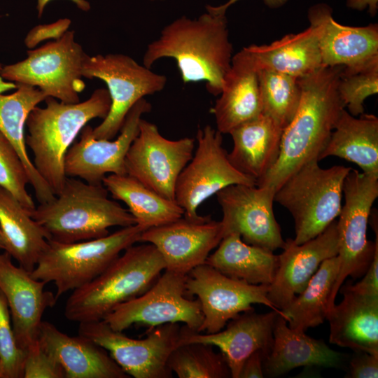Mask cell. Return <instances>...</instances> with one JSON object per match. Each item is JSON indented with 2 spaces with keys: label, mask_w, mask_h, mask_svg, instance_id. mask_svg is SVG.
<instances>
[{
  "label": "cell",
  "mask_w": 378,
  "mask_h": 378,
  "mask_svg": "<svg viewBox=\"0 0 378 378\" xmlns=\"http://www.w3.org/2000/svg\"><path fill=\"white\" fill-rule=\"evenodd\" d=\"M344 66H322L298 78L301 98L298 110L284 130L279 157L256 186L274 192L304 164L318 160L342 111L337 85ZM319 162V161H318Z\"/></svg>",
  "instance_id": "6da1fadb"
},
{
  "label": "cell",
  "mask_w": 378,
  "mask_h": 378,
  "mask_svg": "<svg viewBox=\"0 0 378 378\" xmlns=\"http://www.w3.org/2000/svg\"><path fill=\"white\" fill-rule=\"evenodd\" d=\"M225 14L207 12L197 18L182 16L148 43L143 64L151 69L160 59L172 58L184 83L205 82L207 91L220 94L232 58Z\"/></svg>",
  "instance_id": "7a4b0ae2"
},
{
  "label": "cell",
  "mask_w": 378,
  "mask_h": 378,
  "mask_svg": "<svg viewBox=\"0 0 378 378\" xmlns=\"http://www.w3.org/2000/svg\"><path fill=\"white\" fill-rule=\"evenodd\" d=\"M45 102V107L36 106L28 115L25 142L36 171L57 195L67 178L64 159L68 150L91 120L107 116L111 100L107 89L98 88L83 102L64 103L48 97Z\"/></svg>",
  "instance_id": "3957f363"
},
{
  "label": "cell",
  "mask_w": 378,
  "mask_h": 378,
  "mask_svg": "<svg viewBox=\"0 0 378 378\" xmlns=\"http://www.w3.org/2000/svg\"><path fill=\"white\" fill-rule=\"evenodd\" d=\"M102 184L67 177L61 191L29 211L49 240L72 243L104 237L112 227H127L136 220L127 209L108 197Z\"/></svg>",
  "instance_id": "277c9868"
},
{
  "label": "cell",
  "mask_w": 378,
  "mask_h": 378,
  "mask_svg": "<svg viewBox=\"0 0 378 378\" xmlns=\"http://www.w3.org/2000/svg\"><path fill=\"white\" fill-rule=\"evenodd\" d=\"M164 270L154 245L133 244L92 281L71 291L64 315L78 323L102 321L119 304L148 290Z\"/></svg>",
  "instance_id": "5b68a950"
},
{
  "label": "cell",
  "mask_w": 378,
  "mask_h": 378,
  "mask_svg": "<svg viewBox=\"0 0 378 378\" xmlns=\"http://www.w3.org/2000/svg\"><path fill=\"white\" fill-rule=\"evenodd\" d=\"M342 192L344 204L337 221L340 265L329 299L328 312L335 305L345 279L364 275L378 248L377 216L374 212L369 220L372 204L378 197V175L351 169L344 178Z\"/></svg>",
  "instance_id": "8992f818"
},
{
  "label": "cell",
  "mask_w": 378,
  "mask_h": 378,
  "mask_svg": "<svg viewBox=\"0 0 378 378\" xmlns=\"http://www.w3.org/2000/svg\"><path fill=\"white\" fill-rule=\"evenodd\" d=\"M144 231L135 224L90 240L72 243L49 240L31 274L46 284L54 283L58 300L98 276L126 248L139 241Z\"/></svg>",
  "instance_id": "52a82bcc"
},
{
  "label": "cell",
  "mask_w": 378,
  "mask_h": 378,
  "mask_svg": "<svg viewBox=\"0 0 378 378\" xmlns=\"http://www.w3.org/2000/svg\"><path fill=\"white\" fill-rule=\"evenodd\" d=\"M351 167L321 168L312 161L292 174L276 190L274 200L286 208L295 222L296 244L323 232L339 216L344 178Z\"/></svg>",
  "instance_id": "ba28073f"
},
{
  "label": "cell",
  "mask_w": 378,
  "mask_h": 378,
  "mask_svg": "<svg viewBox=\"0 0 378 378\" xmlns=\"http://www.w3.org/2000/svg\"><path fill=\"white\" fill-rule=\"evenodd\" d=\"M86 53L75 40L74 31L27 51V57L3 66L0 76L15 84L38 88L48 97L64 103L80 102L85 88L82 64Z\"/></svg>",
  "instance_id": "9c48e42d"
},
{
  "label": "cell",
  "mask_w": 378,
  "mask_h": 378,
  "mask_svg": "<svg viewBox=\"0 0 378 378\" xmlns=\"http://www.w3.org/2000/svg\"><path fill=\"white\" fill-rule=\"evenodd\" d=\"M81 74L89 79L103 80L111 100L107 116L92 129L97 139H113L130 108L145 96L162 90L167 82L164 75L156 74L121 53L94 56L86 54Z\"/></svg>",
  "instance_id": "30bf717a"
},
{
  "label": "cell",
  "mask_w": 378,
  "mask_h": 378,
  "mask_svg": "<svg viewBox=\"0 0 378 378\" xmlns=\"http://www.w3.org/2000/svg\"><path fill=\"white\" fill-rule=\"evenodd\" d=\"M181 326L168 323L150 327L146 337L136 340L112 329L103 320L80 323L78 334L107 351L130 377L170 378L168 360L178 346Z\"/></svg>",
  "instance_id": "8fae6325"
},
{
  "label": "cell",
  "mask_w": 378,
  "mask_h": 378,
  "mask_svg": "<svg viewBox=\"0 0 378 378\" xmlns=\"http://www.w3.org/2000/svg\"><path fill=\"white\" fill-rule=\"evenodd\" d=\"M196 140L192 158L177 178L175 201L185 218L200 220L206 216H200L197 208L209 197L231 185L256 186V181L232 165L217 130L208 125L199 128Z\"/></svg>",
  "instance_id": "7c38bea8"
},
{
  "label": "cell",
  "mask_w": 378,
  "mask_h": 378,
  "mask_svg": "<svg viewBox=\"0 0 378 378\" xmlns=\"http://www.w3.org/2000/svg\"><path fill=\"white\" fill-rule=\"evenodd\" d=\"M186 276L164 270L148 290L117 306L103 321L120 332L135 323L154 327L168 323H182L198 332L203 314L199 300L186 294Z\"/></svg>",
  "instance_id": "4fadbf2b"
},
{
  "label": "cell",
  "mask_w": 378,
  "mask_h": 378,
  "mask_svg": "<svg viewBox=\"0 0 378 378\" xmlns=\"http://www.w3.org/2000/svg\"><path fill=\"white\" fill-rule=\"evenodd\" d=\"M269 285H255L230 277L204 263L186 276V294L197 296L203 314L199 332L214 333L223 329L227 322L240 313L254 309L253 304H262L277 312L267 298Z\"/></svg>",
  "instance_id": "5bb4252c"
},
{
  "label": "cell",
  "mask_w": 378,
  "mask_h": 378,
  "mask_svg": "<svg viewBox=\"0 0 378 378\" xmlns=\"http://www.w3.org/2000/svg\"><path fill=\"white\" fill-rule=\"evenodd\" d=\"M194 148V139H168L155 124L141 118L125 157L126 174L163 197L175 200L177 178L192 159Z\"/></svg>",
  "instance_id": "9a60e30c"
},
{
  "label": "cell",
  "mask_w": 378,
  "mask_h": 378,
  "mask_svg": "<svg viewBox=\"0 0 378 378\" xmlns=\"http://www.w3.org/2000/svg\"><path fill=\"white\" fill-rule=\"evenodd\" d=\"M150 110V104L144 98L138 101L127 113L115 139H97L93 136V128L84 126L80 139L73 143L66 154V176L91 184H102L108 174H126L127 153L139 133L142 115Z\"/></svg>",
  "instance_id": "2e32d148"
},
{
  "label": "cell",
  "mask_w": 378,
  "mask_h": 378,
  "mask_svg": "<svg viewBox=\"0 0 378 378\" xmlns=\"http://www.w3.org/2000/svg\"><path fill=\"white\" fill-rule=\"evenodd\" d=\"M216 195L223 213V237L237 233L245 243L272 252L284 248L286 241L273 211L274 191L266 187L236 184Z\"/></svg>",
  "instance_id": "e0dca14e"
},
{
  "label": "cell",
  "mask_w": 378,
  "mask_h": 378,
  "mask_svg": "<svg viewBox=\"0 0 378 378\" xmlns=\"http://www.w3.org/2000/svg\"><path fill=\"white\" fill-rule=\"evenodd\" d=\"M223 237L220 221L209 216L200 220L181 218L144 230L139 241L155 246L162 257L165 270L187 275L204 264L211 251Z\"/></svg>",
  "instance_id": "ac0fdd59"
},
{
  "label": "cell",
  "mask_w": 378,
  "mask_h": 378,
  "mask_svg": "<svg viewBox=\"0 0 378 378\" xmlns=\"http://www.w3.org/2000/svg\"><path fill=\"white\" fill-rule=\"evenodd\" d=\"M46 284L13 263L8 253L0 251V290L9 309L17 343L24 351L38 342L43 315L57 300L46 290Z\"/></svg>",
  "instance_id": "d6986e66"
},
{
  "label": "cell",
  "mask_w": 378,
  "mask_h": 378,
  "mask_svg": "<svg viewBox=\"0 0 378 378\" xmlns=\"http://www.w3.org/2000/svg\"><path fill=\"white\" fill-rule=\"evenodd\" d=\"M282 249L267 292L269 300L281 312L305 288L324 260L337 255V220L320 234L301 244L288 239Z\"/></svg>",
  "instance_id": "ffe728a7"
},
{
  "label": "cell",
  "mask_w": 378,
  "mask_h": 378,
  "mask_svg": "<svg viewBox=\"0 0 378 378\" xmlns=\"http://www.w3.org/2000/svg\"><path fill=\"white\" fill-rule=\"evenodd\" d=\"M277 312L258 314L254 309L240 313L214 333H202L181 326L178 344L202 342L216 346L223 355L232 378H239L244 360L253 352L261 351L264 358L273 343V328ZM264 359V358H263Z\"/></svg>",
  "instance_id": "44dd1931"
},
{
  "label": "cell",
  "mask_w": 378,
  "mask_h": 378,
  "mask_svg": "<svg viewBox=\"0 0 378 378\" xmlns=\"http://www.w3.org/2000/svg\"><path fill=\"white\" fill-rule=\"evenodd\" d=\"M307 18L317 35L323 66L354 68L378 59L377 24H341L325 3L311 6Z\"/></svg>",
  "instance_id": "7402d4cb"
},
{
  "label": "cell",
  "mask_w": 378,
  "mask_h": 378,
  "mask_svg": "<svg viewBox=\"0 0 378 378\" xmlns=\"http://www.w3.org/2000/svg\"><path fill=\"white\" fill-rule=\"evenodd\" d=\"M38 342L60 365L65 378H129L106 349L80 334L70 336L42 321Z\"/></svg>",
  "instance_id": "603a6c76"
},
{
  "label": "cell",
  "mask_w": 378,
  "mask_h": 378,
  "mask_svg": "<svg viewBox=\"0 0 378 378\" xmlns=\"http://www.w3.org/2000/svg\"><path fill=\"white\" fill-rule=\"evenodd\" d=\"M211 112L222 134L262 113L258 69L245 48L232 56Z\"/></svg>",
  "instance_id": "cb8c5ba5"
},
{
  "label": "cell",
  "mask_w": 378,
  "mask_h": 378,
  "mask_svg": "<svg viewBox=\"0 0 378 378\" xmlns=\"http://www.w3.org/2000/svg\"><path fill=\"white\" fill-rule=\"evenodd\" d=\"M343 300L328 312L329 342L354 351L378 355V296L342 285Z\"/></svg>",
  "instance_id": "d4e9b609"
},
{
  "label": "cell",
  "mask_w": 378,
  "mask_h": 378,
  "mask_svg": "<svg viewBox=\"0 0 378 378\" xmlns=\"http://www.w3.org/2000/svg\"><path fill=\"white\" fill-rule=\"evenodd\" d=\"M344 356L330 349L323 340L290 328L278 314L273 328V343L262 362L264 375L277 377L302 366L340 368Z\"/></svg>",
  "instance_id": "484cf974"
},
{
  "label": "cell",
  "mask_w": 378,
  "mask_h": 378,
  "mask_svg": "<svg viewBox=\"0 0 378 378\" xmlns=\"http://www.w3.org/2000/svg\"><path fill=\"white\" fill-rule=\"evenodd\" d=\"M283 130L269 116L261 113L233 129V147L227 154L232 165L257 182L276 161Z\"/></svg>",
  "instance_id": "4316f807"
},
{
  "label": "cell",
  "mask_w": 378,
  "mask_h": 378,
  "mask_svg": "<svg viewBox=\"0 0 378 378\" xmlns=\"http://www.w3.org/2000/svg\"><path fill=\"white\" fill-rule=\"evenodd\" d=\"M16 90L9 94L0 93V131L18 153L27 172L37 201L44 203L55 195L39 175L31 160L25 142L26 121L32 109L48 97L38 88L16 84Z\"/></svg>",
  "instance_id": "83f0119b"
},
{
  "label": "cell",
  "mask_w": 378,
  "mask_h": 378,
  "mask_svg": "<svg viewBox=\"0 0 378 378\" xmlns=\"http://www.w3.org/2000/svg\"><path fill=\"white\" fill-rule=\"evenodd\" d=\"M0 230L4 251L31 272L46 249L49 237L43 227L9 191L0 186Z\"/></svg>",
  "instance_id": "f1b7e54d"
},
{
  "label": "cell",
  "mask_w": 378,
  "mask_h": 378,
  "mask_svg": "<svg viewBox=\"0 0 378 378\" xmlns=\"http://www.w3.org/2000/svg\"><path fill=\"white\" fill-rule=\"evenodd\" d=\"M336 156L357 164L363 172L378 175V118L351 115L344 108L318 161Z\"/></svg>",
  "instance_id": "f546056e"
},
{
  "label": "cell",
  "mask_w": 378,
  "mask_h": 378,
  "mask_svg": "<svg viewBox=\"0 0 378 378\" xmlns=\"http://www.w3.org/2000/svg\"><path fill=\"white\" fill-rule=\"evenodd\" d=\"M245 48L258 71L267 69L300 78L323 66L317 35L311 26L270 44Z\"/></svg>",
  "instance_id": "4dcf8cb0"
},
{
  "label": "cell",
  "mask_w": 378,
  "mask_h": 378,
  "mask_svg": "<svg viewBox=\"0 0 378 378\" xmlns=\"http://www.w3.org/2000/svg\"><path fill=\"white\" fill-rule=\"evenodd\" d=\"M205 263L230 277L255 285H270L278 267L279 256L245 243L237 233H230L223 237Z\"/></svg>",
  "instance_id": "1f68e13d"
},
{
  "label": "cell",
  "mask_w": 378,
  "mask_h": 378,
  "mask_svg": "<svg viewBox=\"0 0 378 378\" xmlns=\"http://www.w3.org/2000/svg\"><path fill=\"white\" fill-rule=\"evenodd\" d=\"M102 184L113 199L123 202L144 230L173 222L183 216V209L127 174L106 175Z\"/></svg>",
  "instance_id": "d6a6232c"
},
{
  "label": "cell",
  "mask_w": 378,
  "mask_h": 378,
  "mask_svg": "<svg viewBox=\"0 0 378 378\" xmlns=\"http://www.w3.org/2000/svg\"><path fill=\"white\" fill-rule=\"evenodd\" d=\"M340 265L338 255L324 260L305 288L281 310L290 328L305 332L326 320Z\"/></svg>",
  "instance_id": "836d02e7"
},
{
  "label": "cell",
  "mask_w": 378,
  "mask_h": 378,
  "mask_svg": "<svg viewBox=\"0 0 378 378\" xmlns=\"http://www.w3.org/2000/svg\"><path fill=\"white\" fill-rule=\"evenodd\" d=\"M262 113L283 130L293 118L301 98L298 78L274 71H258Z\"/></svg>",
  "instance_id": "e575fe53"
},
{
  "label": "cell",
  "mask_w": 378,
  "mask_h": 378,
  "mask_svg": "<svg viewBox=\"0 0 378 378\" xmlns=\"http://www.w3.org/2000/svg\"><path fill=\"white\" fill-rule=\"evenodd\" d=\"M168 367L179 378L231 377L223 355L202 342L178 345L169 358Z\"/></svg>",
  "instance_id": "d590c367"
},
{
  "label": "cell",
  "mask_w": 378,
  "mask_h": 378,
  "mask_svg": "<svg viewBox=\"0 0 378 378\" xmlns=\"http://www.w3.org/2000/svg\"><path fill=\"white\" fill-rule=\"evenodd\" d=\"M337 91L351 115L358 116L363 113L365 100L378 93V59L354 68L344 67Z\"/></svg>",
  "instance_id": "8d00e7d4"
},
{
  "label": "cell",
  "mask_w": 378,
  "mask_h": 378,
  "mask_svg": "<svg viewBox=\"0 0 378 378\" xmlns=\"http://www.w3.org/2000/svg\"><path fill=\"white\" fill-rule=\"evenodd\" d=\"M29 178L18 153L0 131V186L31 211L36 205L27 190Z\"/></svg>",
  "instance_id": "74e56055"
},
{
  "label": "cell",
  "mask_w": 378,
  "mask_h": 378,
  "mask_svg": "<svg viewBox=\"0 0 378 378\" xmlns=\"http://www.w3.org/2000/svg\"><path fill=\"white\" fill-rule=\"evenodd\" d=\"M25 351L18 346L5 297L0 290V378H22Z\"/></svg>",
  "instance_id": "f35d334b"
},
{
  "label": "cell",
  "mask_w": 378,
  "mask_h": 378,
  "mask_svg": "<svg viewBox=\"0 0 378 378\" xmlns=\"http://www.w3.org/2000/svg\"><path fill=\"white\" fill-rule=\"evenodd\" d=\"M23 378H65L57 361L38 342L25 351Z\"/></svg>",
  "instance_id": "ab89813d"
},
{
  "label": "cell",
  "mask_w": 378,
  "mask_h": 378,
  "mask_svg": "<svg viewBox=\"0 0 378 378\" xmlns=\"http://www.w3.org/2000/svg\"><path fill=\"white\" fill-rule=\"evenodd\" d=\"M71 23L70 19L61 18L52 23L36 25L27 34L24 45L31 50L46 40H57L68 31Z\"/></svg>",
  "instance_id": "60d3db41"
},
{
  "label": "cell",
  "mask_w": 378,
  "mask_h": 378,
  "mask_svg": "<svg viewBox=\"0 0 378 378\" xmlns=\"http://www.w3.org/2000/svg\"><path fill=\"white\" fill-rule=\"evenodd\" d=\"M355 354L349 361L347 377L377 378L378 355L364 351H354Z\"/></svg>",
  "instance_id": "b9f144b4"
},
{
  "label": "cell",
  "mask_w": 378,
  "mask_h": 378,
  "mask_svg": "<svg viewBox=\"0 0 378 378\" xmlns=\"http://www.w3.org/2000/svg\"><path fill=\"white\" fill-rule=\"evenodd\" d=\"M351 286L360 293L378 296V248L363 279Z\"/></svg>",
  "instance_id": "7bdbcfd3"
},
{
  "label": "cell",
  "mask_w": 378,
  "mask_h": 378,
  "mask_svg": "<svg viewBox=\"0 0 378 378\" xmlns=\"http://www.w3.org/2000/svg\"><path fill=\"white\" fill-rule=\"evenodd\" d=\"M264 356L258 350L252 353L244 362L239 374V378H262Z\"/></svg>",
  "instance_id": "ee69618b"
},
{
  "label": "cell",
  "mask_w": 378,
  "mask_h": 378,
  "mask_svg": "<svg viewBox=\"0 0 378 378\" xmlns=\"http://www.w3.org/2000/svg\"><path fill=\"white\" fill-rule=\"evenodd\" d=\"M239 0H229L224 4L218 6H206V11L213 14H225L227 9ZM288 0H263L265 5L270 8H278L283 6Z\"/></svg>",
  "instance_id": "f6af8a7d"
},
{
  "label": "cell",
  "mask_w": 378,
  "mask_h": 378,
  "mask_svg": "<svg viewBox=\"0 0 378 378\" xmlns=\"http://www.w3.org/2000/svg\"><path fill=\"white\" fill-rule=\"evenodd\" d=\"M346 6L357 10L368 8L370 15L374 16L378 10V0H346Z\"/></svg>",
  "instance_id": "bcb514c9"
},
{
  "label": "cell",
  "mask_w": 378,
  "mask_h": 378,
  "mask_svg": "<svg viewBox=\"0 0 378 378\" xmlns=\"http://www.w3.org/2000/svg\"><path fill=\"white\" fill-rule=\"evenodd\" d=\"M51 0H36V9L38 16L41 17L45 7ZM72 1L79 9L83 11H88L90 9V4L86 0H69Z\"/></svg>",
  "instance_id": "7dc6e473"
},
{
  "label": "cell",
  "mask_w": 378,
  "mask_h": 378,
  "mask_svg": "<svg viewBox=\"0 0 378 378\" xmlns=\"http://www.w3.org/2000/svg\"><path fill=\"white\" fill-rule=\"evenodd\" d=\"M16 88L17 85L15 83L6 80L0 76V93L15 90Z\"/></svg>",
  "instance_id": "c3c4849f"
},
{
  "label": "cell",
  "mask_w": 378,
  "mask_h": 378,
  "mask_svg": "<svg viewBox=\"0 0 378 378\" xmlns=\"http://www.w3.org/2000/svg\"><path fill=\"white\" fill-rule=\"evenodd\" d=\"M4 251V241H3L1 232L0 230V251Z\"/></svg>",
  "instance_id": "681fc988"
},
{
  "label": "cell",
  "mask_w": 378,
  "mask_h": 378,
  "mask_svg": "<svg viewBox=\"0 0 378 378\" xmlns=\"http://www.w3.org/2000/svg\"><path fill=\"white\" fill-rule=\"evenodd\" d=\"M2 68H3V66L1 65V64L0 63V74H1V71L2 70Z\"/></svg>",
  "instance_id": "f907efd6"
},
{
  "label": "cell",
  "mask_w": 378,
  "mask_h": 378,
  "mask_svg": "<svg viewBox=\"0 0 378 378\" xmlns=\"http://www.w3.org/2000/svg\"><path fill=\"white\" fill-rule=\"evenodd\" d=\"M151 1H155V0H151ZM159 1H163V0H159Z\"/></svg>",
  "instance_id": "816d5d0a"
}]
</instances>
